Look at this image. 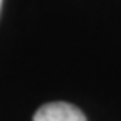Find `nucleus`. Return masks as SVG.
<instances>
[{"mask_svg": "<svg viewBox=\"0 0 121 121\" xmlns=\"http://www.w3.org/2000/svg\"><path fill=\"white\" fill-rule=\"evenodd\" d=\"M0 9H2V0H0Z\"/></svg>", "mask_w": 121, "mask_h": 121, "instance_id": "2", "label": "nucleus"}, {"mask_svg": "<svg viewBox=\"0 0 121 121\" xmlns=\"http://www.w3.org/2000/svg\"><path fill=\"white\" fill-rule=\"evenodd\" d=\"M32 121H86L84 113L69 103H47L35 111Z\"/></svg>", "mask_w": 121, "mask_h": 121, "instance_id": "1", "label": "nucleus"}]
</instances>
